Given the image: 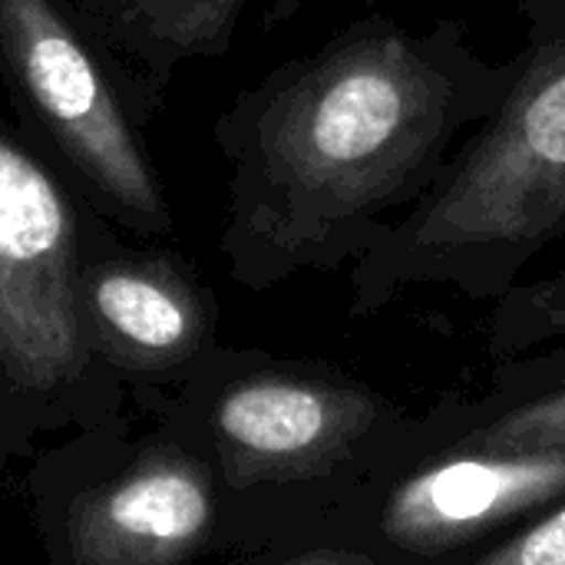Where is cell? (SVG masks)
<instances>
[{"mask_svg": "<svg viewBox=\"0 0 565 565\" xmlns=\"http://www.w3.org/2000/svg\"><path fill=\"white\" fill-rule=\"evenodd\" d=\"M510 79L513 56H483L457 20L411 30L367 13L242 89L215 122L228 278L268 291L361 262L430 195Z\"/></svg>", "mask_w": 565, "mask_h": 565, "instance_id": "obj_1", "label": "cell"}, {"mask_svg": "<svg viewBox=\"0 0 565 565\" xmlns=\"http://www.w3.org/2000/svg\"><path fill=\"white\" fill-rule=\"evenodd\" d=\"M136 407L215 467V556L271 565H298L348 497L401 460L414 420L334 361L222 344L172 384L139 391Z\"/></svg>", "mask_w": 565, "mask_h": 565, "instance_id": "obj_2", "label": "cell"}, {"mask_svg": "<svg viewBox=\"0 0 565 565\" xmlns=\"http://www.w3.org/2000/svg\"><path fill=\"white\" fill-rule=\"evenodd\" d=\"M526 26L500 106L460 142L430 195L351 265V315L420 288L493 305L565 235V0H516Z\"/></svg>", "mask_w": 565, "mask_h": 565, "instance_id": "obj_3", "label": "cell"}, {"mask_svg": "<svg viewBox=\"0 0 565 565\" xmlns=\"http://www.w3.org/2000/svg\"><path fill=\"white\" fill-rule=\"evenodd\" d=\"M119 232L0 119V387L43 450L136 407L83 311V268Z\"/></svg>", "mask_w": 565, "mask_h": 565, "instance_id": "obj_4", "label": "cell"}, {"mask_svg": "<svg viewBox=\"0 0 565 565\" xmlns=\"http://www.w3.org/2000/svg\"><path fill=\"white\" fill-rule=\"evenodd\" d=\"M23 483L43 550L63 565H179L215 556L225 490L166 427L129 440V417L46 447Z\"/></svg>", "mask_w": 565, "mask_h": 565, "instance_id": "obj_5", "label": "cell"}, {"mask_svg": "<svg viewBox=\"0 0 565 565\" xmlns=\"http://www.w3.org/2000/svg\"><path fill=\"white\" fill-rule=\"evenodd\" d=\"M0 76L26 139L122 232L159 242L172 209L126 109L116 63L60 0H0Z\"/></svg>", "mask_w": 565, "mask_h": 565, "instance_id": "obj_6", "label": "cell"}, {"mask_svg": "<svg viewBox=\"0 0 565 565\" xmlns=\"http://www.w3.org/2000/svg\"><path fill=\"white\" fill-rule=\"evenodd\" d=\"M565 497V447H437L358 487L298 565L470 563Z\"/></svg>", "mask_w": 565, "mask_h": 565, "instance_id": "obj_7", "label": "cell"}, {"mask_svg": "<svg viewBox=\"0 0 565 565\" xmlns=\"http://www.w3.org/2000/svg\"><path fill=\"white\" fill-rule=\"evenodd\" d=\"M83 311L103 361L136 394L172 384L218 344V301L199 275L119 235L83 268Z\"/></svg>", "mask_w": 565, "mask_h": 565, "instance_id": "obj_8", "label": "cell"}, {"mask_svg": "<svg viewBox=\"0 0 565 565\" xmlns=\"http://www.w3.org/2000/svg\"><path fill=\"white\" fill-rule=\"evenodd\" d=\"M437 447H565V341L497 358L477 391L414 411L401 460Z\"/></svg>", "mask_w": 565, "mask_h": 565, "instance_id": "obj_9", "label": "cell"}, {"mask_svg": "<svg viewBox=\"0 0 565 565\" xmlns=\"http://www.w3.org/2000/svg\"><path fill=\"white\" fill-rule=\"evenodd\" d=\"M245 0H73V10L109 53L132 63L152 89L189 60L228 53Z\"/></svg>", "mask_w": 565, "mask_h": 565, "instance_id": "obj_10", "label": "cell"}, {"mask_svg": "<svg viewBox=\"0 0 565 565\" xmlns=\"http://www.w3.org/2000/svg\"><path fill=\"white\" fill-rule=\"evenodd\" d=\"M565 341V258L546 275L526 278L490 305L487 354L513 358Z\"/></svg>", "mask_w": 565, "mask_h": 565, "instance_id": "obj_11", "label": "cell"}, {"mask_svg": "<svg viewBox=\"0 0 565 565\" xmlns=\"http://www.w3.org/2000/svg\"><path fill=\"white\" fill-rule=\"evenodd\" d=\"M473 565H565V497L520 523L493 546L480 550Z\"/></svg>", "mask_w": 565, "mask_h": 565, "instance_id": "obj_12", "label": "cell"}]
</instances>
